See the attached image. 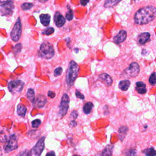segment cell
<instances>
[{
    "label": "cell",
    "instance_id": "6da1fadb",
    "mask_svg": "<svg viewBox=\"0 0 156 156\" xmlns=\"http://www.w3.org/2000/svg\"><path fill=\"white\" fill-rule=\"evenodd\" d=\"M156 18V8L149 5L138 10L135 14V22L140 25L146 24Z\"/></svg>",
    "mask_w": 156,
    "mask_h": 156
},
{
    "label": "cell",
    "instance_id": "7a4b0ae2",
    "mask_svg": "<svg viewBox=\"0 0 156 156\" xmlns=\"http://www.w3.org/2000/svg\"><path fill=\"white\" fill-rule=\"evenodd\" d=\"M79 66L74 61L71 60L66 73V82L68 87H72L79 73Z\"/></svg>",
    "mask_w": 156,
    "mask_h": 156
},
{
    "label": "cell",
    "instance_id": "3957f363",
    "mask_svg": "<svg viewBox=\"0 0 156 156\" xmlns=\"http://www.w3.org/2000/svg\"><path fill=\"white\" fill-rule=\"evenodd\" d=\"M55 54L53 45L48 41L43 42L40 46L38 55L40 57L45 59L51 58Z\"/></svg>",
    "mask_w": 156,
    "mask_h": 156
},
{
    "label": "cell",
    "instance_id": "277c9868",
    "mask_svg": "<svg viewBox=\"0 0 156 156\" xmlns=\"http://www.w3.org/2000/svg\"><path fill=\"white\" fill-rule=\"evenodd\" d=\"M140 72V66L136 62H132L130 64L129 66L125 69L122 76L123 77L130 78V77H134L138 76Z\"/></svg>",
    "mask_w": 156,
    "mask_h": 156
},
{
    "label": "cell",
    "instance_id": "5b68a950",
    "mask_svg": "<svg viewBox=\"0 0 156 156\" xmlns=\"http://www.w3.org/2000/svg\"><path fill=\"white\" fill-rule=\"evenodd\" d=\"M21 33H22V26H21V20H20V18H18L17 20L16 21L13 26L12 30L11 31V33H10V37L12 40L15 42L18 41L21 37Z\"/></svg>",
    "mask_w": 156,
    "mask_h": 156
},
{
    "label": "cell",
    "instance_id": "8992f818",
    "mask_svg": "<svg viewBox=\"0 0 156 156\" xmlns=\"http://www.w3.org/2000/svg\"><path fill=\"white\" fill-rule=\"evenodd\" d=\"M69 96L67 94H63L59 105V110L58 115L60 116V118H63L66 114L69 107Z\"/></svg>",
    "mask_w": 156,
    "mask_h": 156
},
{
    "label": "cell",
    "instance_id": "52a82bcc",
    "mask_svg": "<svg viewBox=\"0 0 156 156\" xmlns=\"http://www.w3.org/2000/svg\"><path fill=\"white\" fill-rule=\"evenodd\" d=\"M18 147V140L15 134L10 135L9 139L4 146V150L5 152H11Z\"/></svg>",
    "mask_w": 156,
    "mask_h": 156
},
{
    "label": "cell",
    "instance_id": "ba28073f",
    "mask_svg": "<svg viewBox=\"0 0 156 156\" xmlns=\"http://www.w3.org/2000/svg\"><path fill=\"white\" fill-rule=\"evenodd\" d=\"M44 136L38 140L36 144L32 147L30 151L29 156H40L44 147Z\"/></svg>",
    "mask_w": 156,
    "mask_h": 156
},
{
    "label": "cell",
    "instance_id": "9c48e42d",
    "mask_svg": "<svg viewBox=\"0 0 156 156\" xmlns=\"http://www.w3.org/2000/svg\"><path fill=\"white\" fill-rule=\"evenodd\" d=\"M14 9L13 2L9 1L2 3L0 5V15L1 16H10L12 15Z\"/></svg>",
    "mask_w": 156,
    "mask_h": 156
},
{
    "label": "cell",
    "instance_id": "30bf717a",
    "mask_svg": "<svg viewBox=\"0 0 156 156\" xmlns=\"http://www.w3.org/2000/svg\"><path fill=\"white\" fill-rule=\"evenodd\" d=\"M24 82L20 80H12L9 82L8 88L12 94H18L22 91L24 87Z\"/></svg>",
    "mask_w": 156,
    "mask_h": 156
},
{
    "label": "cell",
    "instance_id": "8fae6325",
    "mask_svg": "<svg viewBox=\"0 0 156 156\" xmlns=\"http://www.w3.org/2000/svg\"><path fill=\"white\" fill-rule=\"evenodd\" d=\"M54 20L55 25L58 27L63 26L65 23V18L63 16V15L59 12H56L55 13Z\"/></svg>",
    "mask_w": 156,
    "mask_h": 156
},
{
    "label": "cell",
    "instance_id": "7c38bea8",
    "mask_svg": "<svg viewBox=\"0 0 156 156\" xmlns=\"http://www.w3.org/2000/svg\"><path fill=\"white\" fill-rule=\"evenodd\" d=\"M99 80L104 83L106 86H110L113 82V80L112 77L106 73H102L99 75L98 76Z\"/></svg>",
    "mask_w": 156,
    "mask_h": 156
},
{
    "label": "cell",
    "instance_id": "4fadbf2b",
    "mask_svg": "<svg viewBox=\"0 0 156 156\" xmlns=\"http://www.w3.org/2000/svg\"><path fill=\"white\" fill-rule=\"evenodd\" d=\"M47 102L46 98L43 94H38L34 101V105L38 108H41L44 106Z\"/></svg>",
    "mask_w": 156,
    "mask_h": 156
},
{
    "label": "cell",
    "instance_id": "5bb4252c",
    "mask_svg": "<svg viewBox=\"0 0 156 156\" xmlns=\"http://www.w3.org/2000/svg\"><path fill=\"white\" fill-rule=\"evenodd\" d=\"M126 37H127L126 31L124 30H121L116 36L114 37L113 41L116 44H119L123 42L126 40Z\"/></svg>",
    "mask_w": 156,
    "mask_h": 156
},
{
    "label": "cell",
    "instance_id": "9a60e30c",
    "mask_svg": "<svg viewBox=\"0 0 156 156\" xmlns=\"http://www.w3.org/2000/svg\"><path fill=\"white\" fill-rule=\"evenodd\" d=\"M150 38V34L148 32H143L140 34L138 37V41L140 44H144L149 41Z\"/></svg>",
    "mask_w": 156,
    "mask_h": 156
},
{
    "label": "cell",
    "instance_id": "2e32d148",
    "mask_svg": "<svg viewBox=\"0 0 156 156\" xmlns=\"http://www.w3.org/2000/svg\"><path fill=\"white\" fill-rule=\"evenodd\" d=\"M135 89L139 94H145L147 91L146 85L143 82H137L136 83Z\"/></svg>",
    "mask_w": 156,
    "mask_h": 156
},
{
    "label": "cell",
    "instance_id": "e0dca14e",
    "mask_svg": "<svg viewBox=\"0 0 156 156\" xmlns=\"http://www.w3.org/2000/svg\"><path fill=\"white\" fill-rule=\"evenodd\" d=\"M128 132V127L126 126H121L118 130V136L121 141H123Z\"/></svg>",
    "mask_w": 156,
    "mask_h": 156
},
{
    "label": "cell",
    "instance_id": "ac0fdd59",
    "mask_svg": "<svg viewBox=\"0 0 156 156\" xmlns=\"http://www.w3.org/2000/svg\"><path fill=\"white\" fill-rule=\"evenodd\" d=\"M40 19L41 23L43 26H47L49 24L51 16L49 14H41L40 15Z\"/></svg>",
    "mask_w": 156,
    "mask_h": 156
},
{
    "label": "cell",
    "instance_id": "d6986e66",
    "mask_svg": "<svg viewBox=\"0 0 156 156\" xmlns=\"http://www.w3.org/2000/svg\"><path fill=\"white\" fill-rule=\"evenodd\" d=\"M16 112L19 116L24 117L27 112V108L23 104H19L16 107Z\"/></svg>",
    "mask_w": 156,
    "mask_h": 156
},
{
    "label": "cell",
    "instance_id": "ffe728a7",
    "mask_svg": "<svg viewBox=\"0 0 156 156\" xmlns=\"http://www.w3.org/2000/svg\"><path fill=\"white\" fill-rule=\"evenodd\" d=\"M113 145L108 144L105 146L104 149L101 156H112V152H113Z\"/></svg>",
    "mask_w": 156,
    "mask_h": 156
},
{
    "label": "cell",
    "instance_id": "44dd1931",
    "mask_svg": "<svg viewBox=\"0 0 156 156\" xmlns=\"http://www.w3.org/2000/svg\"><path fill=\"white\" fill-rule=\"evenodd\" d=\"M130 82L128 80H123L120 81L119 83V88L122 91H126L128 90L129 86H130Z\"/></svg>",
    "mask_w": 156,
    "mask_h": 156
},
{
    "label": "cell",
    "instance_id": "7402d4cb",
    "mask_svg": "<svg viewBox=\"0 0 156 156\" xmlns=\"http://www.w3.org/2000/svg\"><path fill=\"white\" fill-rule=\"evenodd\" d=\"M121 1V0H105L104 2V7L105 8H110L114 7Z\"/></svg>",
    "mask_w": 156,
    "mask_h": 156
},
{
    "label": "cell",
    "instance_id": "603a6c76",
    "mask_svg": "<svg viewBox=\"0 0 156 156\" xmlns=\"http://www.w3.org/2000/svg\"><path fill=\"white\" fill-rule=\"evenodd\" d=\"M93 107V104L92 102H88L85 103V104H84V105H83V112H84L85 114H87V115L90 114Z\"/></svg>",
    "mask_w": 156,
    "mask_h": 156
},
{
    "label": "cell",
    "instance_id": "cb8c5ba5",
    "mask_svg": "<svg viewBox=\"0 0 156 156\" xmlns=\"http://www.w3.org/2000/svg\"><path fill=\"white\" fill-rule=\"evenodd\" d=\"M26 94H27V98L30 101V102H31L32 103H34L35 97V93L34 90L32 88H29L27 90Z\"/></svg>",
    "mask_w": 156,
    "mask_h": 156
},
{
    "label": "cell",
    "instance_id": "d4e9b609",
    "mask_svg": "<svg viewBox=\"0 0 156 156\" xmlns=\"http://www.w3.org/2000/svg\"><path fill=\"white\" fill-rule=\"evenodd\" d=\"M146 156H156V151L153 147H149L143 151Z\"/></svg>",
    "mask_w": 156,
    "mask_h": 156
},
{
    "label": "cell",
    "instance_id": "484cf974",
    "mask_svg": "<svg viewBox=\"0 0 156 156\" xmlns=\"http://www.w3.org/2000/svg\"><path fill=\"white\" fill-rule=\"evenodd\" d=\"M34 6V4L32 3H30V2H25L21 4V8L24 10H29L32 7Z\"/></svg>",
    "mask_w": 156,
    "mask_h": 156
},
{
    "label": "cell",
    "instance_id": "4316f807",
    "mask_svg": "<svg viewBox=\"0 0 156 156\" xmlns=\"http://www.w3.org/2000/svg\"><path fill=\"white\" fill-rule=\"evenodd\" d=\"M149 82L151 85H154L156 83V73H153L149 77Z\"/></svg>",
    "mask_w": 156,
    "mask_h": 156
},
{
    "label": "cell",
    "instance_id": "83f0119b",
    "mask_svg": "<svg viewBox=\"0 0 156 156\" xmlns=\"http://www.w3.org/2000/svg\"><path fill=\"white\" fill-rule=\"evenodd\" d=\"M66 20L68 21H71L73 18V11L71 9H69L68 12L66 13Z\"/></svg>",
    "mask_w": 156,
    "mask_h": 156
},
{
    "label": "cell",
    "instance_id": "f1b7e54d",
    "mask_svg": "<svg viewBox=\"0 0 156 156\" xmlns=\"http://www.w3.org/2000/svg\"><path fill=\"white\" fill-rule=\"evenodd\" d=\"M41 123V120L37 119H35L32 121V126L34 128H37L40 126Z\"/></svg>",
    "mask_w": 156,
    "mask_h": 156
},
{
    "label": "cell",
    "instance_id": "f546056e",
    "mask_svg": "<svg viewBox=\"0 0 156 156\" xmlns=\"http://www.w3.org/2000/svg\"><path fill=\"white\" fill-rule=\"evenodd\" d=\"M54 29L53 27H48L45 30L42 32V34L44 35H49L51 34H52V33H54Z\"/></svg>",
    "mask_w": 156,
    "mask_h": 156
},
{
    "label": "cell",
    "instance_id": "4dcf8cb0",
    "mask_svg": "<svg viewBox=\"0 0 156 156\" xmlns=\"http://www.w3.org/2000/svg\"><path fill=\"white\" fill-rule=\"evenodd\" d=\"M22 49V45L20 44V43H18L17 44L15 45V46L14 47V49H13V52L15 54L20 52L21 50Z\"/></svg>",
    "mask_w": 156,
    "mask_h": 156
},
{
    "label": "cell",
    "instance_id": "1f68e13d",
    "mask_svg": "<svg viewBox=\"0 0 156 156\" xmlns=\"http://www.w3.org/2000/svg\"><path fill=\"white\" fill-rule=\"evenodd\" d=\"M125 156H137L136 151L135 149H130L126 152Z\"/></svg>",
    "mask_w": 156,
    "mask_h": 156
},
{
    "label": "cell",
    "instance_id": "d6a6232c",
    "mask_svg": "<svg viewBox=\"0 0 156 156\" xmlns=\"http://www.w3.org/2000/svg\"><path fill=\"white\" fill-rule=\"evenodd\" d=\"M62 68L61 67H57V68H55L54 69V74L55 76H58L59 75L61 74V73H62Z\"/></svg>",
    "mask_w": 156,
    "mask_h": 156
},
{
    "label": "cell",
    "instance_id": "836d02e7",
    "mask_svg": "<svg viewBox=\"0 0 156 156\" xmlns=\"http://www.w3.org/2000/svg\"><path fill=\"white\" fill-rule=\"evenodd\" d=\"M29 154H30V151L29 150H25L23 152H21L16 156H29Z\"/></svg>",
    "mask_w": 156,
    "mask_h": 156
},
{
    "label": "cell",
    "instance_id": "e575fe53",
    "mask_svg": "<svg viewBox=\"0 0 156 156\" xmlns=\"http://www.w3.org/2000/svg\"><path fill=\"white\" fill-rule=\"evenodd\" d=\"M75 94H76V96L79 98V99H83L85 98L84 96L80 93L79 92L78 90H76V92H75Z\"/></svg>",
    "mask_w": 156,
    "mask_h": 156
},
{
    "label": "cell",
    "instance_id": "d590c367",
    "mask_svg": "<svg viewBox=\"0 0 156 156\" xmlns=\"http://www.w3.org/2000/svg\"><path fill=\"white\" fill-rule=\"evenodd\" d=\"M78 116V113L76 110H73L71 113V117L73 119H76Z\"/></svg>",
    "mask_w": 156,
    "mask_h": 156
},
{
    "label": "cell",
    "instance_id": "8d00e7d4",
    "mask_svg": "<svg viewBox=\"0 0 156 156\" xmlns=\"http://www.w3.org/2000/svg\"><path fill=\"white\" fill-rule=\"evenodd\" d=\"M48 96L50 97L51 98H54L55 96V93H54L53 91H48Z\"/></svg>",
    "mask_w": 156,
    "mask_h": 156
},
{
    "label": "cell",
    "instance_id": "74e56055",
    "mask_svg": "<svg viewBox=\"0 0 156 156\" xmlns=\"http://www.w3.org/2000/svg\"><path fill=\"white\" fill-rule=\"evenodd\" d=\"M89 1L90 0H80V2L82 5L85 6L89 2Z\"/></svg>",
    "mask_w": 156,
    "mask_h": 156
},
{
    "label": "cell",
    "instance_id": "f35d334b",
    "mask_svg": "<svg viewBox=\"0 0 156 156\" xmlns=\"http://www.w3.org/2000/svg\"><path fill=\"white\" fill-rule=\"evenodd\" d=\"M76 124H77V122H76V121L75 120H72V121H71V122H70V123H69V126H70L71 127H74V126H76Z\"/></svg>",
    "mask_w": 156,
    "mask_h": 156
},
{
    "label": "cell",
    "instance_id": "ab89813d",
    "mask_svg": "<svg viewBox=\"0 0 156 156\" xmlns=\"http://www.w3.org/2000/svg\"><path fill=\"white\" fill-rule=\"evenodd\" d=\"M46 156H55V154L54 152L51 151V152H49L48 154H46Z\"/></svg>",
    "mask_w": 156,
    "mask_h": 156
},
{
    "label": "cell",
    "instance_id": "60d3db41",
    "mask_svg": "<svg viewBox=\"0 0 156 156\" xmlns=\"http://www.w3.org/2000/svg\"><path fill=\"white\" fill-rule=\"evenodd\" d=\"M10 1V0H0V2H1V3H4V2H7V1Z\"/></svg>",
    "mask_w": 156,
    "mask_h": 156
},
{
    "label": "cell",
    "instance_id": "b9f144b4",
    "mask_svg": "<svg viewBox=\"0 0 156 156\" xmlns=\"http://www.w3.org/2000/svg\"><path fill=\"white\" fill-rule=\"evenodd\" d=\"M73 156H78V155H73Z\"/></svg>",
    "mask_w": 156,
    "mask_h": 156
}]
</instances>
